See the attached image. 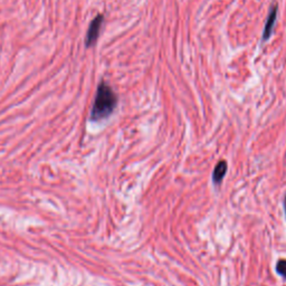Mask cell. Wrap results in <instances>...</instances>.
<instances>
[{
	"mask_svg": "<svg viewBox=\"0 0 286 286\" xmlns=\"http://www.w3.org/2000/svg\"><path fill=\"white\" fill-rule=\"evenodd\" d=\"M117 103L118 99L113 89L107 83L102 82L100 84L97 97H95L91 119L93 121H100V120L107 119L114 111Z\"/></svg>",
	"mask_w": 286,
	"mask_h": 286,
	"instance_id": "6da1fadb",
	"label": "cell"
},
{
	"mask_svg": "<svg viewBox=\"0 0 286 286\" xmlns=\"http://www.w3.org/2000/svg\"><path fill=\"white\" fill-rule=\"evenodd\" d=\"M103 23V16L102 15H99V16L95 17L91 25H89V28L87 31V35H86V46H93L94 43L98 41L99 38V34L100 31H101V26Z\"/></svg>",
	"mask_w": 286,
	"mask_h": 286,
	"instance_id": "7a4b0ae2",
	"label": "cell"
},
{
	"mask_svg": "<svg viewBox=\"0 0 286 286\" xmlns=\"http://www.w3.org/2000/svg\"><path fill=\"white\" fill-rule=\"evenodd\" d=\"M276 16H277V7L274 6L270 9V13L268 15L267 22H266L265 28H264V33H263V41H266L270 37V35L273 33V28L274 25L276 22Z\"/></svg>",
	"mask_w": 286,
	"mask_h": 286,
	"instance_id": "3957f363",
	"label": "cell"
},
{
	"mask_svg": "<svg viewBox=\"0 0 286 286\" xmlns=\"http://www.w3.org/2000/svg\"><path fill=\"white\" fill-rule=\"evenodd\" d=\"M226 170H227V163H226V161H220L217 163L213 174V180L215 183H219L222 181L223 178L225 177Z\"/></svg>",
	"mask_w": 286,
	"mask_h": 286,
	"instance_id": "277c9868",
	"label": "cell"
},
{
	"mask_svg": "<svg viewBox=\"0 0 286 286\" xmlns=\"http://www.w3.org/2000/svg\"><path fill=\"white\" fill-rule=\"evenodd\" d=\"M276 270H277L284 278H286V259L278 260L277 265H276Z\"/></svg>",
	"mask_w": 286,
	"mask_h": 286,
	"instance_id": "5b68a950",
	"label": "cell"
},
{
	"mask_svg": "<svg viewBox=\"0 0 286 286\" xmlns=\"http://www.w3.org/2000/svg\"><path fill=\"white\" fill-rule=\"evenodd\" d=\"M284 206H285V209H286V197H285V202H284Z\"/></svg>",
	"mask_w": 286,
	"mask_h": 286,
	"instance_id": "8992f818",
	"label": "cell"
}]
</instances>
